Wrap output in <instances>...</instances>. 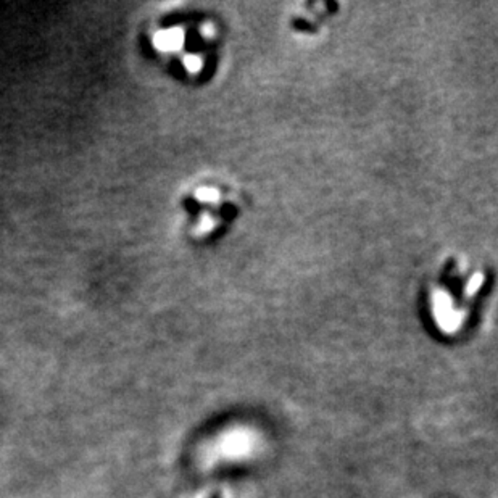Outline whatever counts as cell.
I'll return each instance as SVG.
<instances>
[]
</instances>
